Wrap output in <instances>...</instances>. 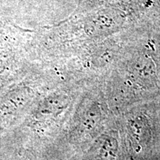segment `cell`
I'll list each match as a JSON object with an SVG mask.
<instances>
[{
  "label": "cell",
  "instance_id": "cell-1",
  "mask_svg": "<svg viewBox=\"0 0 160 160\" xmlns=\"http://www.w3.org/2000/svg\"><path fill=\"white\" fill-rule=\"evenodd\" d=\"M2 24H3V22H2V20H1V19H0V27H1V26H2Z\"/></svg>",
  "mask_w": 160,
  "mask_h": 160
}]
</instances>
